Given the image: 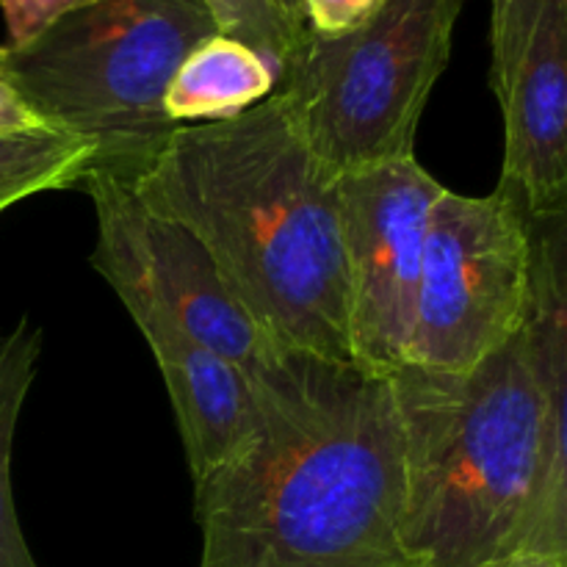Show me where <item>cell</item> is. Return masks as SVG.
Segmentation results:
<instances>
[{
  "instance_id": "5bb4252c",
  "label": "cell",
  "mask_w": 567,
  "mask_h": 567,
  "mask_svg": "<svg viewBox=\"0 0 567 567\" xmlns=\"http://www.w3.org/2000/svg\"><path fill=\"white\" fill-rule=\"evenodd\" d=\"M214 17L216 31L238 39L264 55L277 81L302 50L310 31H299L282 17L275 0H199Z\"/></svg>"
},
{
  "instance_id": "8fae6325",
  "label": "cell",
  "mask_w": 567,
  "mask_h": 567,
  "mask_svg": "<svg viewBox=\"0 0 567 567\" xmlns=\"http://www.w3.org/2000/svg\"><path fill=\"white\" fill-rule=\"evenodd\" d=\"M277 75L264 55L238 39L214 33L203 39L172 75L164 111L172 125L221 122L264 103Z\"/></svg>"
},
{
  "instance_id": "ba28073f",
  "label": "cell",
  "mask_w": 567,
  "mask_h": 567,
  "mask_svg": "<svg viewBox=\"0 0 567 567\" xmlns=\"http://www.w3.org/2000/svg\"><path fill=\"white\" fill-rule=\"evenodd\" d=\"M441 183L415 155L338 177L349 360L391 377L408 363L426 225Z\"/></svg>"
},
{
  "instance_id": "4fadbf2b",
  "label": "cell",
  "mask_w": 567,
  "mask_h": 567,
  "mask_svg": "<svg viewBox=\"0 0 567 567\" xmlns=\"http://www.w3.org/2000/svg\"><path fill=\"white\" fill-rule=\"evenodd\" d=\"M94 166V147L75 133L28 131L0 136V214L44 192L81 186Z\"/></svg>"
},
{
  "instance_id": "7a4b0ae2",
  "label": "cell",
  "mask_w": 567,
  "mask_h": 567,
  "mask_svg": "<svg viewBox=\"0 0 567 567\" xmlns=\"http://www.w3.org/2000/svg\"><path fill=\"white\" fill-rule=\"evenodd\" d=\"M249 382L247 437L194 485L199 567H421L391 377L275 349Z\"/></svg>"
},
{
  "instance_id": "9a60e30c",
  "label": "cell",
  "mask_w": 567,
  "mask_h": 567,
  "mask_svg": "<svg viewBox=\"0 0 567 567\" xmlns=\"http://www.w3.org/2000/svg\"><path fill=\"white\" fill-rule=\"evenodd\" d=\"M491 86L493 94L498 97L507 89L515 66L524 59L526 44H529L532 33H535L546 0H491Z\"/></svg>"
},
{
  "instance_id": "d6986e66",
  "label": "cell",
  "mask_w": 567,
  "mask_h": 567,
  "mask_svg": "<svg viewBox=\"0 0 567 567\" xmlns=\"http://www.w3.org/2000/svg\"><path fill=\"white\" fill-rule=\"evenodd\" d=\"M507 567H567L565 554H520L518 559H513Z\"/></svg>"
},
{
  "instance_id": "3957f363",
  "label": "cell",
  "mask_w": 567,
  "mask_h": 567,
  "mask_svg": "<svg viewBox=\"0 0 567 567\" xmlns=\"http://www.w3.org/2000/svg\"><path fill=\"white\" fill-rule=\"evenodd\" d=\"M338 177L271 92L233 120L177 127L133 186L203 241L271 347L349 360Z\"/></svg>"
},
{
  "instance_id": "8992f818",
  "label": "cell",
  "mask_w": 567,
  "mask_h": 567,
  "mask_svg": "<svg viewBox=\"0 0 567 567\" xmlns=\"http://www.w3.org/2000/svg\"><path fill=\"white\" fill-rule=\"evenodd\" d=\"M535 297V221L504 188H443L430 210L408 363L463 374L526 327ZM402 365V369H404Z\"/></svg>"
},
{
  "instance_id": "44dd1931",
  "label": "cell",
  "mask_w": 567,
  "mask_h": 567,
  "mask_svg": "<svg viewBox=\"0 0 567 567\" xmlns=\"http://www.w3.org/2000/svg\"><path fill=\"white\" fill-rule=\"evenodd\" d=\"M6 59V44H0V61Z\"/></svg>"
},
{
  "instance_id": "52a82bcc",
  "label": "cell",
  "mask_w": 567,
  "mask_h": 567,
  "mask_svg": "<svg viewBox=\"0 0 567 567\" xmlns=\"http://www.w3.org/2000/svg\"><path fill=\"white\" fill-rule=\"evenodd\" d=\"M81 186L97 214L92 266L122 305L158 310L247 374L275 352L186 225L150 208L120 177L89 172Z\"/></svg>"
},
{
  "instance_id": "e0dca14e",
  "label": "cell",
  "mask_w": 567,
  "mask_h": 567,
  "mask_svg": "<svg viewBox=\"0 0 567 567\" xmlns=\"http://www.w3.org/2000/svg\"><path fill=\"white\" fill-rule=\"evenodd\" d=\"M385 0H302L305 22L316 37H341L365 25Z\"/></svg>"
},
{
  "instance_id": "277c9868",
  "label": "cell",
  "mask_w": 567,
  "mask_h": 567,
  "mask_svg": "<svg viewBox=\"0 0 567 567\" xmlns=\"http://www.w3.org/2000/svg\"><path fill=\"white\" fill-rule=\"evenodd\" d=\"M216 22L199 0H94L61 17L0 72L50 127L86 138L92 172L136 183L177 125L164 94Z\"/></svg>"
},
{
  "instance_id": "2e32d148",
  "label": "cell",
  "mask_w": 567,
  "mask_h": 567,
  "mask_svg": "<svg viewBox=\"0 0 567 567\" xmlns=\"http://www.w3.org/2000/svg\"><path fill=\"white\" fill-rule=\"evenodd\" d=\"M89 3H94V0H0L6 31H9L6 48H25L33 39L42 37L53 22H59L61 17Z\"/></svg>"
},
{
  "instance_id": "9c48e42d",
  "label": "cell",
  "mask_w": 567,
  "mask_h": 567,
  "mask_svg": "<svg viewBox=\"0 0 567 567\" xmlns=\"http://www.w3.org/2000/svg\"><path fill=\"white\" fill-rule=\"evenodd\" d=\"M504 164L498 188L532 221L567 210V0H546L520 64L498 94Z\"/></svg>"
},
{
  "instance_id": "5b68a950",
  "label": "cell",
  "mask_w": 567,
  "mask_h": 567,
  "mask_svg": "<svg viewBox=\"0 0 567 567\" xmlns=\"http://www.w3.org/2000/svg\"><path fill=\"white\" fill-rule=\"evenodd\" d=\"M460 11L463 0H385L354 31L308 33L275 92L336 175L415 155L421 114L452 59Z\"/></svg>"
},
{
  "instance_id": "ac0fdd59",
  "label": "cell",
  "mask_w": 567,
  "mask_h": 567,
  "mask_svg": "<svg viewBox=\"0 0 567 567\" xmlns=\"http://www.w3.org/2000/svg\"><path fill=\"white\" fill-rule=\"evenodd\" d=\"M44 127H50L48 122L20 97V92H17V89L6 81L3 72H0V136L44 131Z\"/></svg>"
},
{
  "instance_id": "30bf717a",
  "label": "cell",
  "mask_w": 567,
  "mask_h": 567,
  "mask_svg": "<svg viewBox=\"0 0 567 567\" xmlns=\"http://www.w3.org/2000/svg\"><path fill=\"white\" fill-rule=\"evenodd\" d=\"M147 341L169 393L192 485L227 463L252 426V382L244 369L194 341L147 305H122Z\"/></svg>"
},
{
  "instance_id": "ffe728a7",
  "label": "cell",
  "mask_w": 567,
  "mask_h": 567,
  "mask_svg": "<svg viewBox=\"0 0 567 567\" xmlns=\"http://www.w3.org/2000/svg\"><path fill=\"white\" fill-rule=\"evenodd\" d=\"M275 3H277V9L282 11V17H286L293 28H299V31H308L302 0H275Z\"/></svg>"
},
{
  "instance_id": "6da1fadb",
  "label": "cell",
  "mask_w": 567,
  "mask_h": 567,
  "mask_svg": "<svg viewBox=\"0 0 567 567\" xmlns=\"http://www.w3.org/2000/svg\"><path fill=\"white\" fill-rule=\"evenodd\" d=\"M404 443V543L421 567L567 557L565 219L535 225L520 336L463 374H391Z\"/></svg>"
},
{
  "instance_id": "7c38bea8",
  "label": "cell",
  "mask_w": 567,
  "mask_h": 567,
  "mask_svg": "<svg viewBox=\"0 0 567 567\" xmlns=\"http://www.w3.org/2000/svg\"><path fill=\"white\" fill-rule=\"evenodd\" d=\"M42 330L22 316L11 330H0V567H39L22 535L11 491V449L28 391L37 380Z\"/></svg>"
}]
</instances>
